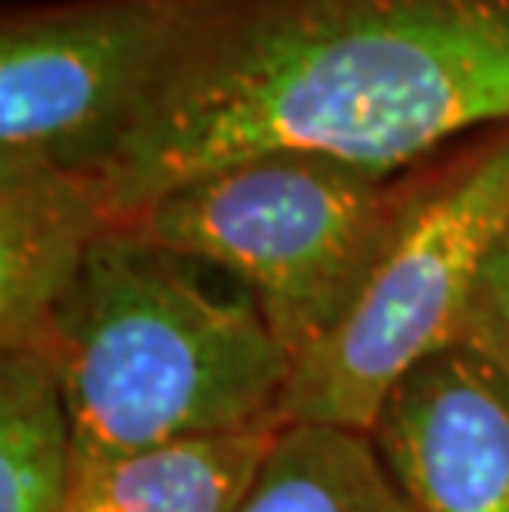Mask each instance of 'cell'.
I'll return each instance as SVG.
<instances>
[{"label": "cell", "mask_w": 509, "mask_h": 512, "mask_svg": "<svg viewBox=\"0 0 509 512\" xmlns=\"http://www.w3.org/2000/svg\"><path fill=\"white\" fill-rule=\"evenodd\" d=\"M509 126V0H219L86 176L113 225L232 162L404 176Z\"/></svg>", "instance_id": "6da1fadb"}, {"label": "cell", "mask_w": 509, "mask_h": 512, "mask_svg": "<svg viewBox=\"0 0 509 512\" xmlns=\"http://www.w3.org/2000/svg\"><path fill=\"white\" fill-rule=\"evenodd\" d=\"M37 351L67 397L77 483L133 453L281 420L295 370L235 278L129 225L93 245Z\"/></svg>", "instance_id": "7a4b0ae2"}, {"label": "cell", "mask_w": 509, "mask_h": 512, "mask_svg": "<svg viewBox=\"0 0 509 512\" xmlns=\"http://www.w3.org/2000/svg\"><path fill=\"white\" fill-rule=\"evenodd\" d=\"M414 172L275 152L182 182L123 225L235 278L298 361L351 308Z\"/></svg>", "instance_id": "3957f363"}, {"label": "cell", "mask_w": 509, "mask_h": 512, "mask_svg": "<svg viewBox=\"0 0 509 512\" xmlns=\"http://www.w3.org/2000/svg\"><path fill=\"white\" fill-rule=\"evenodd\" d=\"M506 228L509 126L420 166L351 308L295 361L281 423L371 433L400 380L460 344L476 278Z\"/></svg>", "instance_id": "277c9868"}, {"label": "cell", "mask_w": 509, "mask_h": 512, "mask_svg": "<svg viewBox=\"0 0 509 512\" xmlns=\"http://www.w3.org/2000/svg\"><path fill=\"white\" fill-rule=\"evenodd\" d=\"M219 0H60L0 24V169H93Z\"/></svg>", "instance_id": "5b68a950"}, {"label": "cell", "mask_w": 509, "mask_h": 512, "mask_svg": "<svg viewBox=\"0 0 509 512\" xmlns=\"http://www.w3.org/2000/svg\"><path fill=\"white\" fill-rule=\"evenodd\" d=\"M371 440L410 512H509V377L473 347L410 370Z\"/></svg>", "instance_id": "8992f818"}, {"label": "cell", "mask_w": 509, "mask_h": 512, "mask_svg": "<svg viewBox=\"0 0 509 512\" xmlns=\"http://www.w3.org/2000/svg\"><path fill=\"white\" fill-rule=\"evenodd\" d=\"M93 179L67 166L0 169V347H37L93 245L110 232Z\"/></svg>", "instance_id": "52a82bcc"}, {"label": "cell", "mask_w": 509, "mask_h": 512, "mask_svg": "<svg viewBox=\"0 0 509 512\" xmlns=\"http://www.w3.org/2000/svg\"><path fill=\"white\" fill-rule=\"evenodd\" d=\"M281 420L133 453L73 486L67 512H235Z\"/></svg>", "instance_id": "ba28073f"}, {"label": "cell", "mask_w": 509, "mask_h": 512, "mask_svg": "<svg viewBox=\"0 0 509 512\" xmlns=\"http://www.w3.org/2000/svg\"><path fill=\"white\" fill-rule=\"evenodd\" d=\"M235 512H410L371 433L281 423Z\"/></svg>", "instance_id": "9c48e42d"}, {"label": "cell", "mask_w": 509, "mask_h": 512, "mask_svg": "<svg viewBox=\"0 0 509 512\" xmlns=\"http://www.w3.org/2000/svg\"><path fill=\"white\" fill-rule=\"evenodd\" d=\"M77 440L50 357L37 347L0 357V512H67Z\"/></svg>", "instance_id": "30bf717a"}, {"label": "cell", "mask_w": 509, "mask_h": 512, "mask_svg": "<svg viewBox=\"0 0 509 512\" xmlns=\"http://www.w3.org/2000/svg\"><path fill=\"white\" fill-rule=\"evenodd\" d=\"M460 344L473 347L509 377V228L480 268Z\"/></svg>", "instance_id": "8fae6325"}]
</instances>
